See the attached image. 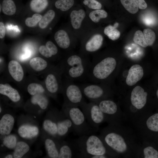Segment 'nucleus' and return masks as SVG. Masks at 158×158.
<instances>
[{
  "label": "nucleus",
  "instance_id": "obj_25",
  "mask_svg": "<svg viewBox=\"0 0 158 158\" xmlns=\"http://www.w3.org/2000/svg\"><path fill=\"white\" fill-rule=\"evenodd\" d=\"M29 145L25 142L20 141L17 143L13 153L15 158H21L29 150Z\"/></svg>",
  "mask_w": 158,
  "mask_h": 158
},
{
  "label": "nucleus",
  "instance_id": "obj_3",
  "mask_svg": "<svg viewBox=\"0 0 158 158\" xmlns=\"http://www.w3.org/2000/svg\"><path fill=\"white\" fill-rule=\"evenodd\" d=\"M91 63L86 57L71 54L63 62V70L68 80H80L87 78Z\"/></svg>",
  "mask_w": 158,
  "mask_h": 158
},
{
  "label": "nucleus",
  "instance_id": "obj_2",
  "mask_svg": "<svg viewBox=\"0 0 158 158\" xmlns=\"http://www.w3.org/2000/svg\"><path fill=\"white\" fill-rule=\"evenodd\" d=\"M72 142L78 152L77 157L90 158L92 156L106 155L111 158L99 135L80 136Z\"/></svg>",
  "mask_w": 158,
  "mask_h": 158
},
{
  "label": "nucleus",
  "instance_id": "obj_42",
  "mask_svg": "<svg viewBox=\"0 0 158 158\" xmlns=\"http://www.w3.org/2000/svg\"><path fill=\"white\" fill-rule=\"evenodd\" d=\"M39 51L42 55L46 58H49L52 56L46 46L42 45L40 46L39 48Z\"/></svg>",
  "mask_w": 158,
  "mask_h": 158
},
{
  "label": "nucleus",
  "instance_id": "obj_27",
  "mask_svg": "<svg viewBox=\"0 0 158 158\" xmlns=\"http://www.w3.org/2000/svg\"><path fill=\"white\" fill-rule=\"evenodd\" d=\"M31 101L33 104H37L42 109H46L48 105L47 98L42 94L33 95L31 99Z\"/></svg>",
  "mask_w": 158,
  "mask_h": 158
},
{
  "label": "nucleus",
  "instance_id": "obj_14",
  "mask_svg": "<svg viewBox=\"0 0 158 158\" xmlns=\"http://www.w3.org/2000/svg\"><path fill=\"white\" fill-rule=\"evenodd\" d=\"M103 40V37L101 35H95L85 43L83 48L87 53L95 52L101 47Z\"/></svg>",
  "mask_w": 158,
  "mask_h": 158
},
{
  "label": "nucleus",
  "instance_id": "obj_31",
  "mask_svg": "<svg viewBox=\"0 0 158 158\" xmlns=\"http://www.w3.org/2000/svg\"><path fill=\"white\" fill-rule=\"evenodd\" d=\"M55 13L52 10L48 11L42 18L39 23V26L41 28H46L53 19L55 16Z\"/></svg>",
  "mask_w": 158,
  "mask_h": 158
},
{
  "label": "nucleus",
  "instance_id": "obj_45",
  "mask_svg": "<svg viewBox=\"0 0 158 158\" xmlns=\"http://www.w3.org/2000/svg\"><path fill=\"white\" fill-rule=\"evenodd\" d=\"M13 156L11 154H8L6 156L5 158H12Z\"/></svg>",
  "mask_w": 158,
  "mask_h": 158
},
{
  "label": "nucleus",
  "instance_id": "obj_32",
  "mask_svg": "<svg viewBox=\"0 0 158 158\" xmlns=\"http://www.w3.org/2000/svg\"><path fill=\"white\" fill-rule=\"evenodd\" d=\"M125 9L129 13L135 14L138 11V6L134 0H120Z\"/></svg>",
  "mask_w": 158,
  "mask_h": 158
},
{
  "label": "nucleus",
  "instance_id": "obj_26",
  "mask_svg": "<svg viewBox=\"0 0 158 158\" xmlns=\"http://www.w3.org/2000/svg\"><path fill=\"white\" fill-rule=\"evenodd\" d=\"M2 9L5 14L11 16L16 13V7L12 0H3L2 4Z\"/></svg>",
  "mask_w": 158,
  "mask_h": 158
},
{
  "label": "nucleus",
  "instance_id": "obj_22",
  "mask_svg": "<svg viewBox=\"0 0 158 158\" xmlns=\"http://www.w3.org/2000/svg\"><path fill=\"white\" fill-rule=\"evenodd\" d=\"M85 16V13L83 9L73 10L70 14L71 21L73 28L75 29L79 28Z\"/></svg>",
  "mask_w": 158,
  "mask_h": 158
},
{
  "label": "nucleus",
  "instance_id": "obj_12",
  "mask_svg": "<svg viewBox=\"0 0 158 158\" xmlns=\"http://www.w3.org/2000/svg\"><path fill=\"white\" fill-rule=\"evenodd\" d=\"M56 120L58 134L59 137L65 136L70 132H73V127L71 120L63 111V114H57Z\"/></svg>",
  "mask_w": 158,
  "mask_h": 158
},
{
  "label": "nucleus",
  "instance_id": "obj_15",
  "mask_svg": "<svg viewBox=\"0 0 158 158\" xmlns=\"http://www.w3.org/2000/svg\"><path fill=\"white\" fill-rule=\"evenodd\" d=\"M8 71L12 77L16 81H21L23 79L24 73L20 64L15 60L11 61L8 65Z\"/></svg>",
  "mask_w": 158,
  "mask_h": 158
},
{
  "label": "nucleus",
  "instance_id": "obj_21",
  "mask_svg": "<svg viewBox=\"0 0 158 158\" xmlns=\"http://www.w3.org/2000/svg\"><path fill=\"white\" fill-rule=\"evenodd\" d=\"M54 38L58 46L62 49H67L71 45L70 40L67 32L63 30H60L55 34Z\"/></svg>",
  "mask_w": 158,
  "mask_h": 158
},
{
  "label": "nucleus",
  "instance_id": "obj_38",
  "mask_svg": "<svg viewBox=\"0 0 158 158\" xmlns=\"http://www.w3.org/2000/svg\"><path fill=\"white\" fill-rule=\"evenodd\" d=\"M17 143L16 137L13 135H9L6 136L3 141L4 145L6 147L11 149L15 148Z\"/></svg>",
  "mask_w": 158,
  "mask_h": 158
},
{
  "label": "nucleus",
  "instance_id": "obj_5",
  "mask_svg": "<svg viewBox=\"0 0 158 158\" xmlns=\"http://www.w3.org/2000/svg\"><path fill=\"white\" fill-rule=\"evenodd\" d=\"M63 111L71 121L73 132L79 137L95 134L99 130L87 122L82 110L78 107H63Z\"/></svg>",
  "mask_w": 158,
  "mask_h": 158
},
{
  "label": "nucleus",
  "instance_id": "obj_16",
  "mask_svg": "<svg viewBox=\"0 0 158 158\" xmlns=\"http://www.w3.org/2000/svg\"><path fill=\"white\" fill-rule=\"evenodd\" d=\"M14 123L13 117L9 114L4 115L0 121V134L2 135H9L12 131Z\"/></svg>",
  "mask_w": 158,
  "mask_h": 158
},
{
  "label": "nucleus",
  "instance_id": "obj_33",
  "mask_svg": "<svg viewBox=\"0 0 158 158\" xmlns=\"http://www.w3.org/2000/svg\"><path fill=\"white\" fill-rule=\"evenodd\" d=\"M107 13L102 9L96 10L91 12L89 17L91 20L95 23L98 22L101 18H104L107 16Z\"/></svg>",
  "mask_w": 158,
  "mask_h": 158
},
{
  "label": "nucleus",
  "instance_id": "obj_34",
  "mask_svg": "<svg viewBox=\"0 0 158 158\" xmlns=\"http://www.w3.org/2000/svg\"><path fill=\"white\" fill-rule=\"evenodd\" d=\"M27 90L30 94L33 96L42 93L44 92L45 90L40 84L34 83L29 84L27 87Z\"/></svg>",
  "mask_w": 158,
  "mask_h": 158
},
{
  "label": "nucleus",
  "instance_id": "obj_39",
  "mask_svg": "<svg viewBox=\"0 0 158 158\" xmlns=\"http://www.w3.org/2000/svg\"><path fill=\"white\" fill-rule=\"evenodd\" d=\"M42 17V16L40 14H35L32 17H28L26 19L25 21V24L29 27H34L40 22Z\"/></svg>",
  "mask_w": 158,
  "mask_h": 158
},
{
  "label": "nucleus",
  "instance_id": "obj_43",
  "mask_svg": "<svg viewBox=\"0 0 158 158\" xmlns=\"http://www.w3.org/2000/svg\"><path fill=\"white\" fill-rule=\"evenodd\" d=\"M134 1L140 9H144L147 7V4L145 0H134Z\"/></svg>",
  "mask_w": 158,
  "mask_h": 158
},
{
  "label": "nucleus",
  "instance_id": "obj_48",
  "mask_svg": "<svg viewBox=\"0 0 158 158\" xmlns=\"http://www.w3.org/2000/svg\"><path fill=\"white\" fill-rule=\"evenodd\" d=\"M1 107H0V112L1 113Z\"/></svg>",
  "mask_w": 158,
  "mask_h": 158
},
{
  "label": "nucleus",
  "instance_id": "obj_4",
  "mask_svg": "<svg viewBox=\"0 0 158 158\" xmlns=\"http://www.w3.org/2000/svg\"><path fill=\"white\" fill-rule=\"evenodd\" d=\"M116 64V60L113 57L101 59L95 57L91 62L87 78L91 82L95 83L105 80L114 71Z\"/></svg>",
  "mask_w": 158,
  "mask_h": 158
},
{
  "label": "nucleus",
  "instance_id": "obj_6",
  "mask_svg": "<svg viewBox=\"0 0 158 158\" xmlns=\"http://www.w3.org/2000/svg\"><path fill=\"white\" fill-rule=\"evenodd\" d=\"M94 102L98 104L103 113L108 124H117L126 120L123 112L113 100L106 98Z\"/></svg>",
  "mask_w": 158,
  "mask_h": 158
},
{
  "label": "nucleus",
  "instance_id": "obj_24",
  "mask_svg": "<svg viewBox=\"0 0 158 158\" xmlns=\"http://www.w3.org/2000/svg\"><path fill=\"white\" fill-rule=\"evenodd\" d=\"M29 64L33 70L37 71L44 70L48 66L47 62L46 61L39 57H35L31 59Z\"/></svg>",
  "mask_w": 158,
  "mask_h": 158
},
{
  "label": "nucleus",
  "instance_id": "obj_37",
  "mask_svg": "<svg viewBox=\"0 0 158 158\" xmlns=\"http://www.w3.org/2000/svg\"><path fill=\"white\" fill-rule=\"evenodd\" d=\"M143 32L148 46L152 45L156 39L154 32L150 29L147 28L143 30Z\"/></svg>",
  "mask_w": 158,
  "mask_h": 158
},
{
  "label": "nucleus",
  "instance_id": "obj_20",
  "mask_svg": "<svg viewBox=\"0 0 158 158\" xmlns=\"http://www.w3.org/2000/svg\"><path fill=\"white\" fill-rule=\"evenodd\" d=\"M18 133L19 135L24 138L31 139L36 136L38 134V128L35 126L24 125L19 128Z\"/></svg>",
  "mask_w": 158,
  "mask_h": 158
},
{
  "label": "nucleus",
  "instance_id": "obj_19",
  "mask_svg": "<svg viewBox=\"0 0 158 158\" xmlns=\"http://www.w3.org/2000/svg\"><path fill=\"white\" fill-rule=\"evenodd\" d=\"M0 93L7 96L14 102H18L20 99L18 91L8 83L0 84Z\"/></svg>",
  "mask_w": 158,
  "mask_h": 158
},
{
  "label": "nucleus",
  "instance_id": "obj_9",
  "mask_svg": "<svg viewBox=\"0 0 158 158\" xmlns=\"http://www.w3.org/2000/svg\"><path fill=\"white\" fill-rule=\"evenodd\" d=\"M133 127L141 141L149 132H158V113L146 116Z\"/></svg>",
  "mask_w": 158,
  "mask_h": 158
},
{
  "label": "nucleus",
  "instance_id": "obj_7",
  "mask_svg": "<svg viewBox=\"0 0 158 158\" xmlns=\"http://www.w3.org/2000/svg\"><path fill=\"white\" fill-rule=\"evenodd\" d=\"M63 91L65 99L63 107H79L85 102L84 96L80 85L67 80Z\"/></svg>",
  "mask_w": 158,
  "mask_h": 158
},
{
  "label": "nucleus",
  "instance_id": "obj_8",
  "mask_svg": "<svg viewBox=\"0 0 158 158\" xmlns=\"http://www.w3.org/2000/svg\"><path fill=\"white\" fill-rule=\"evenodd\" d=\"M84 113L88 123L93 127L98 128L102 123L106 122L104 115L96 103L85 101L79 107Z\"/></svg>",
  "mask_w": 158,
  "mask_h": 158
},
{
  "label": "nucleus",
  "instance_id": "obj_30",
  "mask_svg": "<svg viewBox=\"0 0 158 158\" xmlns=\"http://www.w3.org/2000/svg\"><path fill=\"white\" fill-rule=\"evenodd\" d=\"M48 4L47 0H32L30 6L31 10L36 12H40L44 10Z\"/></svg>",
  "mask_w": 158,
  "mask_h": 158
},
{
  "label": "nucleus",
  "instance_id": "obj_46",
  "mask_svg": "<svg viewBox=\"0 0 158 158\" xmlns=\"http://www.w3.org/2000/svg\"><path fill=\"white\" fill-rule=\"evenodd\" d=\"M156 96H157V99L158 100V89L156 91Z\"/></svg>",
  "mask_w": 158,
  "mask_h": 158
},
{
  "label": "nucleus",
  "instance_id": "obj_35",
  "mask_svg": "<svg viewBox=\"0 0 158 158\" xmlns=\"http://www.w3.org/2000/svg\"><path fill=\"white\" fill-rule=\"evenodd\" d=\"M74 4V0H58L55 3L56 7L62 11L70 9Z\"/></svg>",
  "mask_w": 158,
  "mask_h": 158
},
{
  "label": "nucleus",
  "instance_id": "obj_41",
  "mask_svg": "<svg viewBox=\"0 0 158 158\" xmlns=\"http://www.w3.org/2000/svg\"><path fill=\"white\" fill-rule=\"evenodd\" d=\"M46 46L52 56L56 55L58 53V49L56 45L52 42L48 41L47 42Z\"/></svg>",
  "mask_w": 158,
  "mask_h": 158
},
{
  "label": "nucleus",
  "instance_id": "obj_18",
  "mask_svg": "<svg viewBox=\"0 0 158 158\" xmlns=\"http://www.w3.org/2000/svg\"><path fill=\"white\" fill-rule=\"evenodd\" d=\"M78 151L72 142H64L59 149L58 158H71L77 157Z\"/></svg>",
  "mask_w": 158,
  "mask_h": 158
},
{
  "label": "nucleus",
  "instance_id": "obj_17",
  "mask_svg": "<svg viewBox=\"0 0 158 158\" xmlns=\"http://www.w3.org/2000/svg\"><path fill=\"white\" fill-rule=\"evenodd\" d=\"M136 157L158 158V151L147 142H142Z\"/></svg>",
  "mask_w": 158,
  "mask_h": 158
},
{
  "label": "nucleus",
  "instance_id": "obj_10",
  "mask_svg": "<svg viewBox=\"0 0 158 158\" xmlns=\"http://www.w3.org/2000/svg\"><path fill=\"white\" fill-rule=\"evenodd\" d=\"M80 86L84 97L90 102L107 98L110 94L105 87L97 83H84Z\"/></svg>",
  "mask_w": 158,
  "mask_h": 158
},
{
  "label": "nucleus",
  "instance_id": "obj_1",
  "mask_svg": "<svg viewBox=\"0 0 158 158\" xmlns=\"http://www.w3.org/2000/svg\"><path fill=\"white\" fill-rule=\"evenodd\" d=\"M99 135L111 158L136 157L142 143L134 129L123 122L108 124Z\"/></svg>",
  "mask_w": 158,
  "mask_h": 158
},
{
  "label": "nucleus",
  "instance_id": "obj_36",
  "mask_svg": "<svg viewBox=\"0 0 158 158\" xmlns=\"http://www.w3.org/2000/svg\"><path fill=\"white\" fill-rule=\"evenodd\" d=\"M134 42L143 47L145 48L148 45L142 32L140 30L136 31L133 38Z\"/></svg>",
  "mask_w": 158,
  "mask_h": 158
},
{
  "label": "nucleus",
  "instance_id": "obj_13",
  "mask_svg": "<svg viewBox=\"0 0 158 158\" xmlns=\"http://www.w3.org/2000/svg\"><path fill=\"white\" fill-rule=\"evenodd\" d=\"M143 74V69L140 65L135 64L132 66L128 71L126 79V83L130 86L135 85L142 78Z\"/></svg>",
  "mask_w": 158,
  "mask_h": 158
},
{
  "label": "nucleus",
  "instance_id": "obj_29",
  "mask_svg": "<svg viewBox=\"0 0 158 158\" xmlns=\"http://www.w3.org/2000/svg\"><path fill=\"white\" fill-rule=\"evenodd\" d=\"M115 24L114 26L109 25L104 29V33L109 38L113 41L118 39L120 36V32L119 31L116 29V26Z\"/></svg>",
  "mask_w": 158,
  "mask_h": 158
},
{
  "label": "nucleus",
  "instance_id": "obj_40",
  "mask_svg": "<svg viewBox=\"0 0 158 158\" xmlns=\"http://www.w3.org/2000/svg\"><path fill=\"white\" fill-rule=\"evenodd\" d=\"M83 4L90 8L95 9H100L102 5L99 2L95 0H84Z\"/></svg>",
  "mask_w": 158,
  "mask_h": 158
},
{
  "label": "nucleus",
  "instance_id": "obj_47",
  "mask_svg": "<svg viewBox=\"0 0 158 158\" xmlns=\"http://www.w3.org/2000/svg\"><path fill=\"white\" fill-rule=\"evenodd\" d=\"M2 8V6H1V5L0 4V11L1 12V9Z\"/></svg>",
  "mask_w": 158,
  "mask_h": 158
},
{
  "label": "nucleus",
  "instance_id": "obj_23",
  "mask_svg": "<svg viewBox=\"0 0 158 158\" xmlns=\"http://www.w3.org/2000/svg\"><path fill=\"white\" fill-rule=\"evenodd\" d=\"M45 145L49 157L51 158H58L59 150L53 140L47 139L45 142Z\"/></svg>",
  "mask_w": 158,
  "mask_h": 158
},
{
  "label": "nucleus",
  "instance_id": "obj_44",
  "mask_svg": "<svg viewBox=\"0 0 158 158\" xmlns=\"http://www.w3.org/2000/svg\"><path fill=\"white\" fill-rule=\"evenodd\" d=\"M6 30L4 23L2 22H0V38L2 39L5 36Z\"/></svg>",
  "mask_w": 158,
  "mask_h": 158
},
{
  "label": "nucleus",
  "instance_id": "obj_28",
  "mask_svg": "<svg viewBox=\"0 0 158 158\" xmlns=\"http://www.w3.org/2000/svg\"><path fill=\"white\" fill-rule=\"evenodd\" d=\"M43 127L44 129L50 135L58 137L57 126L55 121L48 119L45 120L43 123Z\"/></svg>",
  "mask_w": 158,
  "mask_h": 158
},
{
  "label": "nucleus",
  "instance_id": "obj_11",
  "mask_svg": "<svg viewBox=\"0 0 158 158\" xmlns=\"http://www.w3.org/2000/svg\"><path fill=\"white\" fill-rule=\"evenodd\" d=\"M55 69L47 75L45 84L47 91L51 94L55 95L61 88L60 84V71Z\"/></svg>",
  "mask_w": 158,
  "mask_h": 158
}]
</instances>
